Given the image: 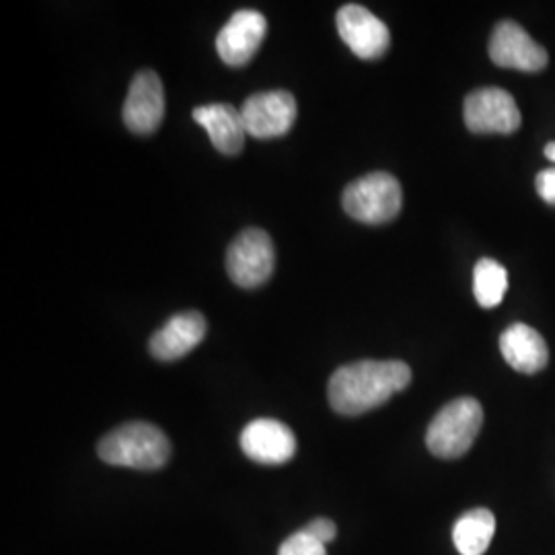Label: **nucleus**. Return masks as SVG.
Segmentation results:
<instances>
[{"mask_svg":"<svg viewBox=\"0 0 555 555\" xmlns=\"http://www.w3.org/2000/svg\"><path fill=\"white\" fill-rule=\"evenodd\" d=\"M545 157L555 163V142H550V144L545 146Z\"/></svg>","mask_w":555,"mask_h":555,"instance_id":"412c9836","label":"nucleus"},{"mask_svg":"<svg viewBox=\"0 0 555 555\" xmlns=\"http://www.w3.org/2000/svg\"><path fill=\"white\" fill-rule=\"evenodd\" d=\"M336 23L341 40L358 59H380L391 46L387 25L362 4H344L337 11Z\"/></svg>","mask_w":555,"mask_h":555,"instance_id":"6e6552de","label":"nucleus"},{"mask_svg":"<svg viewBox=\"0 0 555 555\" xmlns=\"http://www.w3.org/2000/svg\"><path fill=\"white\" fill-rule=\"evenodd\" d=\"M490 56L502 68L525 73H537L547 66V52L515 21L498 23L490 40Z\"/></svg>","mask_w":555,"mask_h":555,"instance_id":"9b49d317","label":"nucleus"},{"mask_svg":"<svg viewBox=\"0 0 555 555\" xmlns=\"http://www.w3.org/2000/svg\"><path fill=\"white\" fill-rule=\"evenodd\" d=\"M192 118L199 124L222 155H238L245 146V126L237 107L231 103H208L194 109Z\"/></svg>","mask_w":555,"mask_h":555,"instance_id":"4468645a","label":"nucleus"},{"mask_svg":"<svg viewBox=\"0 0 555 555\" xmlns=\"http://www.w3.org/2000/svg\"><path fill=\"white\" fill-rule=\"evenodd\" d=\"M496 533V516L488 508H474L453 527V541L461 555H483Z\"/></svg>","mask_w":555,"mask_h":555,"instance_id":"dca6fc26","label":"nucleus"},{"mask_svg":"<svg viewBox=\"0 0 555 555\" xmlns=\"http://www.w3.org/2000/svg\"><path fill=\"white\" fill-rule=\"evenodd\" d=\"M121 116L128 130L134 134L146 137L159 130L165 116V91L157 73L140 70L132 79Z\"/></svg>","mask_w":555,"mask_h":555,"instance_id":"1a4fd4ad","label":"nucleus"},{"mask_svg":"<svg viewBox=\"0 0 555 555\" xmlns=\"http://www.w3.org/2000/svg\"><path fill=\"white\" fill-rule=\"evenodd\" d=\"M508 288L506 268L500 266L496 259H479L474 270V295L479 307L492 309L502 302Z\"/></svg>","mask_w":555,"mask_h":555,"instance_id":"f3484780","label":"nucleus"},{"mask_svg":"<svg viewBox=\"0 0 555 555\" xmlns=\"http://www.w3.org/2000/svg\"><path fill=\"white\" fill-rule=\"evenodd\" d=\"M305 529H307L311 535L318 537L319 541H323V543L334 541L337 535L336 525H334L330 518H315V520H311Z\"/></svg>","mask_w":555,"mask_h":555,"instance_id":"6ab92c4d","label":"nucleus"},{"mask_svg":"<svg viewBox=\"0 0 555 555\" xmlns=\"http://www.w3.org/2000/svg\"><path fill=\"white\" fill-rule=\"evenodd\" d=\"M274 243L261 229H245L227 251V272L241 288H258L274 272Z\"/></svg>","mask_w":555,"mask_h":555,"instance_id":"39448f33","label":"nucleus"},{"mask_svg":"<svg viewBox=\"0 0 555 555\" xmlns=\"http://www.w3.org/2000/svg\"><path fill=\"white\" fill-rule=\"evenodd\" d=\"M278 555H327L325 543L319 541L318 537L311 535L307 529L298 531L295 535L288 537L282 545Z\"/></svg>","mask_w":555,"mask_h":555,"instance_id":"a211bd4d","label":"nucleus"},{"mask_svg":"<svg viewBox=\"0 0 555 555\" xmlns=\"http://www.w3.org/2000/svg\"><path fill=\"white\" fill-rule=\"evenodd\" d=\"M500 350L504 360L525 375H535L543 371L550 360V350L543 336L525 323L511 325L500 336Z\"/></svg>","mask_w":555,"mask_h":555,"instance_id":"2eb2a0df","label":"nucleus"},{"mask_svg":"<svg viewBox=\"0 0 555 555\" xmlns=\"http://www.w3.org/2000/svg\"><path fill=\"white\" fill-rule=\"evenodd\" d=\"M412 380L401 360H360L337 369L330 378L327 397L341 416H360L387 403Z\"/></svg>","mask_w":555,"mask_h":555,"instance_id":"f257e3e1","label":"nucleus"},{"mask_svg":"<svg viewBox=\"0 0 555 555\" xmlns=\"http://www.w3.org/2000/svg\"><path fill=\"white\" fill-rule=\"evenodd\" d=\"M98 453L107 465L153 472L169 461L171 442L149 422H128L101 438Z\"/></svg>","mask_w":555,"mask_h":555,"instance_id":"f03ea898","label":"nucleus"},{"mask_svg":"<svg viewBox=\"0 0 555 555\" xmlns=\"http://www.w3.org/2000/svg\"><path fill=\"white\" fill-rule=\"evenodd\" d=\"M268 31V21L254 9H241L219 31L217 52L224 64L243 66L256 56Z\"/></svg>","mask_w":555,"mask_h":555,"instance_id":"f8f14e48","label":"nucleus"},{"mask_svg":"<svg viewBox=\"0 0 555 555\" xmlns=\"http://www.w3.org/2000/svg\"><path fill=\"white\" fill-rule=\"evenodd\" d=\"M537 194L545 199L547 204L555 206V169L541 171L535 179Z\"/></svg>","mask_w":555,"mask_h":555,"instance_id":"aec40b11","label":"nucleus"},{"mask_svg":"<svg viewBox=\"0 0 555 555\" xmlns=\"http://www.w3.org/2000/svg\"><path fill=\"white\" fill-rule=\"evenodd\" d=\"M465 126L474 134H513L520 128V109L515 98L496 87L477 89L467 95L465 107Z\"/></svg>","mask_w":555,"mask_h":555,"instance_id":"0eeeda50","label":"nucleus"},{"mask_svg":"<svg viewBox=\"0 0 555 555\" xmlns=\"http://www.w3.org/2000/svg\"><path fill=\"white\" fill-rule=\"evenodd\" d=\"M483 410L474 397H461L447 403L428 426L426 447L440 459L465 455L481 430Z\"/></svg>","mask_w":555,"mask_h":555,"instance_id":"7ed1b4c3","label":"nucleus"},{"mask_svg":"<svg viewBox=\"0 0 555 555\" xmlns=\"http://www.w3.org/2000/svg\"><path fill=\"white\" fill-rule=\"evenodd\" d=\"M241 449L261 465H282L295 456L297 438L286 424L272 417H259L243 428Z\"/></svg>","mask_w":555,"mask_h":555,"instance_id":"9d476101","label":"nucleus"},{"mask_svg":"<svg viewBox=\"0 0 555 555\" xmlns=\"http://www.w3.org/2000/svg\"><path fill=\"white\" fill-rule=\"evenodd\" d=\"M245 132L259 140L280 139L291 132L297 119V101L288 91H263L245 101L241 107Z\"/></svg>","mask_w":555,"mask_h":555,"instance_id":"423d86ee","label":"nucleus"},{"mask_svg":"<svg viewBox=\"0 0 555 555\" xmlns=\"http://www.w3.org/2000/svg\"><path fill=\"white\" fill-rule=\"evenodd\" d=\"M206 332L208 323L198 311L178 313L151 337V354L165 362L183 358L198 346Z\"/></svg>","mask_w":555,"mask_h":555,"instance_id":"ddd939ff","label":"nucleus"},{"mask_svg":"<svg viewBox=\"0 0 555 555\" xmlns=\"http://www.w3.org/2000/svg\"><path fill=\"white\" fill-rule=\"evenodd\" d=\"M341 206L348 217L364 224H383L396 219L403 206L401 183L391 173L375 171L352 181L344 194Z\"/></svg>","mask_w":555,"mask_h":555,"instance_id":"20e7f679","label":"nucleus"}]
</instances>
